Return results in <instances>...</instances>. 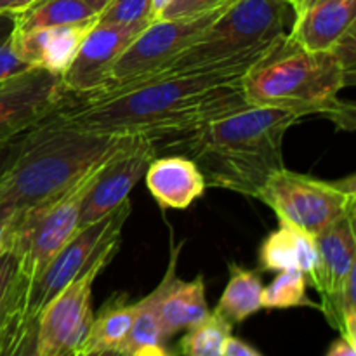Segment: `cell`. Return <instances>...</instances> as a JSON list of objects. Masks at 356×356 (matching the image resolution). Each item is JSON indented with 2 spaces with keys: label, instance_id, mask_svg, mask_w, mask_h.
Listing matches in <instances>:
<instances>
[{
  "label": "cell",
  "instance_id": "cell-12",
  "mask_svg": "<svg viewBox=\"0 0 356 356\" xmlns=\"http://www.w3.org/2000/svg\"><path fill=\"white\" fill-rule=\"evenodd\" d=\"M148 24L94 23L80 44L72 65L61 75V83L70 96H87L110 83L117 59Z\"/></svg>",
  "mask_w": 356,
  "mask_h": 356
},
{
  "label": "cell",
  "instance_id": "cell-18",
  "mask_svg": "<svg viewBox=\"0 0 356 356\" xmlns=\"http://www.w3.org/2000/svg\"><path fill=\"white\" fill-rule=\"evenodd\" d=\"M356 0L312 3L296 17L291 37L312 52L330 51L355 26Z\"/></svg>",
  "mask_w": 356,
  "mask_h": 356
},
{
  "label": "cell",
  "instance_id": "cell-29",
  "mask_svg": "<svg viewBox=\"0 0 356 356\" xmlns=\"http://www.w3.org/2000/svg\"><path fill=\"white\" fill-rule=\"evenodd\" d=\"M10 356H38L37 320H35V322H23V320H21L19 325H17L13 355Z\"/></svg>",
  "mask_w": 356,
  "mask_h": 356
},
{
  "label": "cell",
  "instance_id": "cell-16",
  "mask_svg": "<svg viewBox=\"0 0 356 356\" xmlns=\"http://www.w3.org/2000/svg\"><path fill=\"white\" fill-rule=\"evenodd\" d=\"M177 254L179 247L172 249V257L165 277L155 289L156 313L167 341L181 330H188L200 323L211 313L205 298L204 277L198 275L191 282L179 280L176 277Z\"/></svg>",
  "mask_w": 356,
  "mask_h": 356
},
{
  "label": "cell",
  "instance_id": "cell-19",
  "mask_svg": "<svg viewBox=\"0 0 356 356\" xmlns=\"http://www.w3.org/2000/svg\"><path fill=\"white\" fill-rule=\"evenodd\" d=\"M259 263L264 271L299 270L309 277L318 266L315 236L280 222L261 243Z\"/></svg>",
  "mask_w": 356,
  "mask_h": 356
},
{
  "label": "cell",
  "instance_id": "cell-35",
  "mask_svg": "<svg viewBox=\"0 0 356 356\" xmlns=\"http://www.w3.org/2000/svg\"><path fill=\"white\" fill-rule=\"evenodd\" d=\"M14 218L13 209L0 204V256L7 250V236H9V226Z\"/></svg>",
  "mask_w": 356,
  "mask_h": 356
},
{
  "label": "cell",
  "instance_id": "cell-26",
  "mask_svg": "<svg viewBox=\"0 0 356 356\" xmlns=\"http://www.w3.org/2000/svg\"><path fill=\"white\" fill-rule=\"evenodd\" d=\"M153 0H110L97 14L101 24H149L153 21Z\"/></svg>",
  "mask_w": 356,
  "mask_h": 356
},
{
  "label": "cell",
  "instance_id": "cell-21",
  "mask_svg": "<svg viewBox=\"0 0 356 356\" xmlns=\"http://www.w3.org/2000/svg\"><path fill=\"white\" fill-rule=\"evenodd\" d=\"M263 282L256 271L229 264V280L214 312L232 325L245 322L263 309Z\"/></svg>",
  "mask_w": 356,
  "mask_h": 356
},
{
  "label": "cell",
  "instance_id": "cell-31",
  "mask_svg": "<svg viewBox=\"0 0 356 356\" xmlns=\"http://www.w3.org/2000/svg\"><path fill=\"white\" fill-rule=\"evenodd\" d=\"M26 134H21V136H16V138L3 139V141H0V179H2L3 174L10 169V165L14 163V160L17 159L19 152L23 149L24 138H26Z\"/></svg>",
  "mask_w": 356,
  "mask_h": 356
},
{
  "label": "cell",
  "instance_id": "cell-20",
  "mask_svg": "<svg viewBox=\"0 0 356 356\" xmlns=\"http://www.w3.org/2000/svg\"><path fill=\"white\" fill-rule=\"evenodd\" d=\"M138 305L129 302L125 294H115L108 299L90 323L89 334L76 355L101 350H118L131 330Z\"/></svg>",
  "mask_w": 356,
  "mask_h": 356
},
{
  "label": "cell",
  "instance_id": "cell-14",
  "mask_svg": "<svg viewBox=\"0 0 356 356\" xmlns=\"http://www.w3.org/2000/svg\"><path fill=\"white\" fill-rule=\"evenodd\" d=\"M96 21L63 26L13 30L10 44L17 58L31 70H44L61 76L72 65L80 44Z\"/></svg>",
  "mask_w": 356,
  "mask_h": 356
},
{
  "label": "cell",
  "instance_id": "cell-41",
  "mask_svg": "<svg viewBox=\"0 0 356 356\" xmlns=\"http://www.w3.org/2000/svg\"><path fill=\"white\" fill-rule=\"evenodd\" d=\"M322 2H332V0H312L308 6H312V3H322ZM305 9H306V7H305Z\"/></svg>",
  "mask_w": 356,
  "mask_h": 356
},
{
  "label": "cell",
  "instance_id": "cell-33",
  "mask_svg": "<svg viewBox=\"0 0 356 356\" xmlns=\"http://www.w3.org/2000/svg\"><path fill=\"white\" fill-rule=\"evenodd\" d=\"M222 356H264L263 353L252 348L250 344H247L245 341L238 339V337L229 336V339L226 341L225 353Z\"/></svg>",
  "mask_w": 356,
  "mask_h": 356
},
{
  "label": "cell",
  "instance_id": "cell-9",
  "mask_svg": "<svg viewBox=\"0 0 356 356\" xmlns=\"http://www.w3.org/2000/svg\"><path fill=\"white\" fill-rule=\"evenodd\" d=\"M117 252L101 256L92 266L59 292L37 318L38 356H76L92 323V285Z\"/></svg>",
  "mask_w": 356,
  "mask_h": 356
},
{
  "label": "cell",
  "instance_id": "cell-6",
  "mask_svg": "<svg viewBox=\"0 0 356 356\" xmlns=\"http://www.w3.org/2000/svg\"><path fill=\"white\" fill-rule=\"evenodd\" d=\"M106 163L87 174L61 197L13 218L7 249L17 259V298L30 289L52 257L79 232L83 197Z\"/></svg>",
  "mask_w": 356,
  "mask_h": 356
},
{
  "label": "cell",
  "instance_id": "cell-32",
  "mask_svg": "<svg viewBox=\"0 0 356 356\" xmlns=\"http://www.w3.org/2000/svg\"><path fill=\"white\" fill-rule=\"evenodd\" d=\"M19 315L13 313L9 316V320L6 322V325L0 330V356H10L13 355V346L14 339H16L17 325H19Z\"/></svg>",
  "mask_w": 356,
  "mask_h": 356
},
{
  "label": "cell",
  "instance_id": "cell-30",
  "mask_svg": "<svg viewBox=\"0 0 356 356\" xmlns=\"http://www.w3.org/2000/svg\"><path fill=\"white\" fill-rule=\"evenodd\" d=\"M26 65L17 58V54L14 52L13 44H10V37L7 40H3L0 44V82L6 79H10V76H16L19 73L28 72Z\"/></svg>",
  "mask_w": 356,
  "mask_h": 356
},
{
  "label": "cell",
  "instance_id": "cell-3",
  "mask_svg": "<svg viewBox=\"0 0 356 356\" xmlns=\"http://www.w3.org/2000/svg\"><path fill=\"white\" fill-rule=\"evenodd\" d=\"M353 80L355 72L334 49L312 52L289 33L243 73L242 89L249 106L277 108L299 118L325 115L343 129H353V104L339 97Z\"/></svg>",
  "mask_w": 356,
  "mask_h": 356
},
{
  "label": "cell",
  "instance_id": "cell-38",
  "mask_svg": "<svg viewBox=\"0 0 356 356\" xmlns=\"http://www.w3.org/2000/svg\"><path fill=\"white\" fill-rule=\"evenodd\" d=\"M172 2V0H153V6H152V10H153V21H156L160 17V14L165 10V7L169 6V3Z\"/></svg>",
  "mask_w": 356,
  "mask_h": 356
},
{
  "label": "cell",
  "instance_id": "cell-37",
  "mask_svg": "<svg viewBox=\"0 0 356 356\" xmlns=\"http://www.w3.org/2000/svg\"><path fill=\"white\" fill-rule=\"evenodd\" d=\"M14 30V16L0 14V44L10 37Z\"/></svg>",
  "mask_w": 356,
  "mask_h": 356
},
{
  "label": "cell",
  "instance_id": "cell-10",
  "mask_svg": "<svg viewBox=\"0 0 356 356\" xmlns=\"http://www.w3.org/2000/svg\"><path fill=\"white\" fill-rule=\"evenodd\" d=\"M228 3L197 17L152 21L117 59L108 86H117L131 79L145 76L165 66L184 49L195 44L200 35L218 19L219 14L228 7Z\"/></svg>",
  "mask_w": 356,
  "mask_h": 356
},
{
  "label": "cell",
  "instance_id": "cell-4",
  "mask_svg": "<svg viewBox=\"0 0 356 356\" xmlns=\"http://www.w3.org/2000/svg\"><path fill=\"white\" fill-rule=\"evenodd\" d=\"M138 138L35 125L23 149L0 179V204L14 216L61 197L87 174L124 152Z\"/></svg>",
  "mask_w": 356,
  "mask_h": 356
},
{
  "label": "cell",
  "instance_id": "cell-15",
  "mask_svg": "<svg viewBox=\"0 0 356 356\" xmlns=\"http://www.w3.org/2000/svg\"><path fill=\"white\" fill-rule=\"evenodd\" d=\"M315 242L318 249V266L309 275V280L322 296V302H327L339 296L348 275L356 266L355 211L322 229L315 235Z\"/></svg>",
  "mask_w": 356,
  "mask_h": 356
},
{
  "label": "cell",
  "instance_id": "cell-34",
  "mask_svg": "<svg viewBox=\"0 0 356 356\" xmlns=\"http://www.w3.org/2000/svg\"><path fill=\"white\" fill-rule=\"evenodd\" d=\"M38 2H42V0H0V14L17 16V14L37 6Z\"/></svg>",
  "mask_w": 356,
  "mask_h": 356
},
{
  "label": "cell",
  "instance_id": "cell-11",
  "mask_svg": "<svg viewBox=\"0 0 356 356\" xmlns=\"http://www.w3.org/2000/svg\"><path fill=\"white\" fill-rule=\"evenodd\" d=\"M61 76L28 70L0 82V141L26 134L68 101Z\"/></svg>",
  "mask_w": 356,
  "mask_h": 356
},
{
  "label": "cell",
  "instance_id": "cell-2",
  "mask_svg": "<svg viewBox=\"0 0 356 356\" xmlns=\"http://www.w3.org/2000/svg\"><path fill=\"white\" fill-rule=\"evenodd\" d=\"M301 118L277 108L247 106L184 136L156 141V149L197 163L205 184L256 198L268 177L284 169V138Z\"/></svg>",
  "mask_w": 356,
  "mask_h": 356
},
{
  "label": "cell",
  "instance_id": "cell-17",
  "mask_svg": "<svg viewBox=\"0 0 356 356\" xmlns=\"http://www.w3.org/2000/svg\"><path fill=\"white\" fill-rule=\"evenodd\" d=\"M146 188L163 209L184 211L205 193V177L193 160L165 155L152 160L145 174Z\"/></svg>",
  "mask_w": 356,
  "mask_h": 356
},
{
  "label": "cell",
  "instance_id": "cell-8",
  "mask_svg": "<svg viewBox=\"0 0 356 356\" xmlns=\"http://www.w3.org/2000/svg\"><path fill=\"white\" fill-rule=\"evenodd\" d=\"M131 200L127 198L106 218L79 229L73 235V238L52 257L30 289L17 298L21 318L24 322H35L42 309L83 271L89 270L101 256L117 252L122 228L131 214Z\"/></svg>",
  "mask_w": 356,
  "mask_h": 356
},
{
  "label": "cell",
  "instance_id": "cell-39",
  "mask_svg": "<svg viewBox=\"0 0 356 356\" xmlns=\"http://www.w3.org/2000/svg\"><path fill=\"white\" fill-rule=\"evenodd\" d=\"M76 356H125L120 350H101V351H92V353L86 355H76Z\"/></svg>",
  "mask_w": 356,
  "mask_h": 356
},
{
  "label": "cell",
  "instance_id": "cell-40",
  "mask_svg": "<svg viewBox=\"0 0 356 356\" xmlns=\"http://www.w3.org/2000/svg\"><path fill=\"white\" fill-rule=\"evenodd\" d=\"M83 2H87V3H89V6L92 7V9L96 10L97 14H99L101 10L104 9V6H106V3L110 2V0H83Z\"/></svg>",
  "mask_w": 356,
  "mask_h": 356
},
{
  "label": "cell",
  "instance_id": "cell-36",
  "mask_svg": "<svg viewBox=\"0 0 356 356\" xmlns=\"http://www.w3.org/2000/svg\"><path fill=\"white\" fill-rule=\"evenodd\" d=\"M325 356H356V346L344 339V337H339V339L330 344Z\"/></svg>",
  "mask_w": 356,
  "mask_h": 356
},
{
  "label": "cell",
  "instance_id": "cell-13",
  "mask_svg": "<svg viewBox=\"0 0 356 356\" xmlns=\"http://www.w3.org/2000/svg\"><path fill=\"white\" fill-rule=\"evenodd\" d=\"M159 156L155 139L138 138L129 148L117 153L90 184L80 207L79 229L106 218L129 198L132 188L145 177L153 159Z\"/></svg>",
  "mask_w": 356,
  "mask_h": 356
},
{
  "label": "cell",
  "instance_id": "cell-1",
  "mask_svg": "<svg viewBox=\"0 0 356 356\" xmlns=\"http://www.w3.org/2000/svg\"><path fill=\"white\" fill-rule=\"evenodd\" d=\"M252 65L103 87L87 96H70L42 122L92 134L165 141L249 106L242 76Z\"/></svg>",
  "mask_w": 356,
  "mask_h": 356
},
{
  "label": "cell",
  "instance_id": "cell-23",
  "mask_svg": "<svg viewBox=\"0 0 356 356\" xmlns=\"http://www.w3.org/2000/svg\"><path fill=\"white\" fill-rule=\"evenodd\" d=\"M96 19L97 13L83 0H42L31 9L14 16V30L80 24Z\"/></svg>",
  "mask_w": 356,
  "mask_h": 356
},
{
  "label": "cell",
  "instance_id": "cell-24",
  "mask_svg": "<svg viewBox=\"0 0 356 356\" xmlns=\"http://www.w3.org/2000/svg\"><path fill=\"white\" fill-rule=\"evenodd\" d=\"M232 330V323L211 312L200 323L186 330L176 353L181 356H222Z\"/></svg>",
  "mask_w": 356,
  "mask_h": 356
},
{
  "label": "cell",
  "instance_id": "cell-28",
  "mask_svg": "<svg viewBox=\"0 0 356 356\" xmlns=\"http://www.w3.org/2000/svg\"><path fill=\"white\" fill-rule=\"evenodd\" d=\"M229 0H172L165 7L159 19H181V17H197L211 10L226 6Z\"/></svg>",
  "mask_w": 356,
  "mask_h": 356
},
{
  "label": "cell",
  "instance_id": "cell-7",
  "mask_svg": "<svg viewBox=\"0 0 356 356\" xmlns=\"http://www.w3.org/2000/svg\"><path fill=\"white\" fill-rule=\"evenodd\" d=\"M256 198L264 202L280 222L315 236L355 211V177L329 183L284 167L268 177Z\"/></svg>",
  "mask_w": 356,
  "mask_h": 356
},
{
  "label": "cell",
  "instance_id": "cell-22",
  "mask_svg": "<svg viewBox=\"0 0 356 356\" xmlns=\"http://www.w3.org/2000/svg\"><path fill=\"white\" fill-rule=\"evenodd\" d=\"M138 312L127 337L118 350L125 356H177L176 350L167 346L156 313V292L136 302Z\"/></svg>",
  "mask_w": 356,
  "mask_h": 356
},
{
  "label": "cell",
  "instance_id": "cell-27",
  "mask_svg": "<svg viewBox=\"0 0 356 356\" xmlns=\"http://www.w3.org/2000/svg\"><path fill=\"white\" fill-rule=\"evenodd\" d=\"M17 312V259L9 249L0 256V330Z\"/></svg>",
  "mask_w": 356,
  "mask_h": 356
},
{
  "label": "cell",
  "instance_id": "cell-5",
  "mask_svg": "<svg viewBox=\"0 0 356 356\" xmlns=\"http://www.w3.org/2000/svg\"><path fill=\"white\" fill-rule=\"evenodd\" d=\"M296 17L291 0H232L195 44L162 68L127 82L256 63L278 38L291 33Z\"/></svg>",
  "mask_w": 356,
  "mask_h": 356
},
{
  "label": "cell",
  "instance_id": "cell-25",
  "mask_svg": "<svg viewBox=\"0 0 356 356\" xmlns=\"http://www.w3.org/2000/svg\"><path fill=\"white\" fill-rule=\"evenodd\" d=\"M318 308L308 296V277L299 270H284L263 289V309Z\"/></svg>",
  "mask_w": 356,
  "mask_h": 356
}]
</instances>
